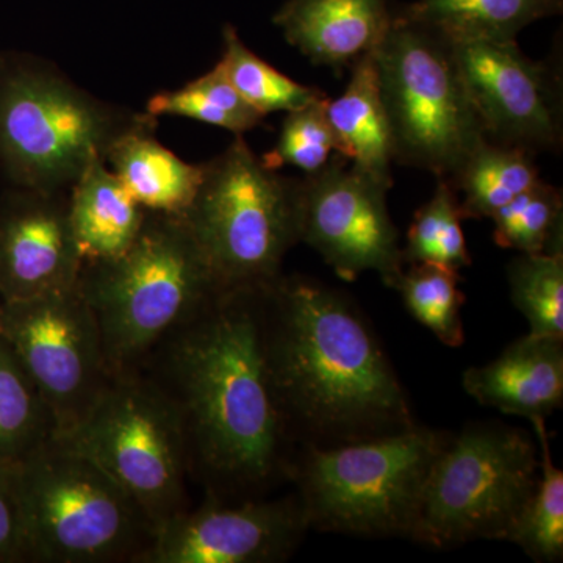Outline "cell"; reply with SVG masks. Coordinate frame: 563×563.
<instances>
[{
	"instance_id": "1f68e13d",
	"label": "cell",
	"mask_w": 563,
	"mask_h": 563,
	"mask_svg": "<svg viewBox=\"0 0 563 563\" xmlns=\"http://www.w3.org/2000/svg\"><path fill=\"white\" fill-rule=\"evenodd\" d=\"M29 562L18 465L0 463V563Z\"/></svg>"
},
{
	"instance_id": "5b68a950",
	"label": "cell",
	"mask_w": 563,
	"mask_h": 563,
	"mask_svg": "<svg viewBox=\"0 0 563 563\" xmlns=\"http://www.w3.org/2000/svg\"><path fill=\"white\" fill-rule=\"evenodd\" d=\"M150 117L101 101L29 55H0V165L14 187L69 190L95 155Z\"/></svg>"
},
{
	"instance_id": "d6986e66",
	"label": "cell",
	"mask_w": 563,
	"mask_h": 563,
	"mask_svg": "<svg viewBox=\"0 0 563 563\" xmlns=\"http://www.w3.org/2000/svg\"><path fill=\"white\" fill-rule=\"evenodd\" d=\"M70 228L84 263L110 261L128 251L146 221L144 210L95 155L68 190Z\"/></svg>"
},
{
	"instance_id": "f1b7e54d",
	"label": "cell",
	"mask_w": 563,
	"mask_h": 563,
	"mask_svg": "<svg viewBox=\"0 0 563 563\" xmlns=\"http://www.w3.org/2000/svg\"><path fill=\"white\" fill-rule=\"evenodd\" d=\"M462 221L453 185L448 179L437 180L432 198L415 211L406 246L402 247L404 266L433 263L461 272L472 265Z\"/></svg>"
},
{
	"instance_id": "ac0fdd59",
	"label": "cell",
	"mask_w": 563,
	"mask_h": 563,
	"mask_svg": "<svg viewBox=\"0 0 563 563\" xmlns=\"http://www.w3.org/2000/svg\"><path fill=\"white\" fill-rule=\"evenodd\" d=\"M157 118L129 129L107 150V165L129 195L154 213L181 217L190 209L203 177L202 165L181 161L155 139Z\"/></svg>"
},
{
	"instance_id": "3957f363",
	"label": "cell",
	"mask_w": 563,
	"mask_h": 563,
	"mask_svg": "<svg viewBox=\"0 0 563 563\" xmlns=\"http://www.w3.org/2000/svg\"><path fill=\"white\" fill-rule=\"evenodd\" d=\"M77 290L98 322L111 374L140 372L169 333L224 291L184 218L154 211L128 251L84 263Z\"/></svg>"
},
{
	"instance_id": "484cf974",
	"label": "cell",
	"mask_w": 563,
	"mask_h": 563,
	"mask_svg": "<svg viewBox=\"0 0 563 563\" xmlns=\"http://www.w3.org/2000/svg\"><path fill=\"white\" fill-rule=\"evenodd\" d=\"M222 46L224 49L218 63L244 101L261 111L263 117L276 111L288 113L325 98L320 88L298 84L262 60L231 24L222 29Z\"/></svg>"
},
{
	"instance_id": "2e32d148",
	"label": "cell",
	"mask_w": 563,
	"mask_h": 563,
	"mask_svg": "<svg viewBox=\"0 0 563 563\" xmlns=\"http://www.w3.org/2000/svg\"><path fill=\"white\" fill-rule=\"evenodd\" d=\"M462 385L481 406L547 421L563 406V339L528 333L495 361L466 368Z\"/></svg>"
},
{
	"instance_id": "44dd1931",
	"label": "cell",
	"mask_w": 563,
	"mask_h": 563,
	"mask_svg": "<svg viewBox=\"0 0 563 563\" xmlns=\"http://www.w3.org/2000/svg\"><path fill=\"white\" fill-rule=\"evenodd\" d=\"M563 0H417L407 16L431 25L451 41H517L529 24L561 13Z\"/></svg>"
},
{
	"instance_id": "7c38bea8",
	"label": "cell",
	"mask_w": 563,
	"mask_h": 563,
	"mask_svg": "<svg viewBox=\"0 0 563 563\" xmlns=\"http://www.w3.org/2000/svg\"><path fill=\"white\" fill-rule=\"evenodd\" d=\"M336 154L301 179V243L343 280L374 272L387 284L404 268L399 232L387 207V187Z\"/></svg>"
},
{
	"instance_id": "52a82bcc",
	"label": "cell",
	"mask_w": 563,
	"mask_h": 563,
	"mask_svg": "<svg viewBox=\"0 0 563 563\" xmlns=\"http://www.w3.org/2000/svg\"><path fill=\"white\" fill-rule=\"evenodd\" d=\"M374 58L393 162L450 179L487 140L453 41L393 7Z\"/></svg>"
},
{
	"instance_id": "4fadbf2b",
	"label": "cell",
	"mask_w": 563,
	"mask_h": 563,
	"mask_svg": "<svg viewBox=\"0 0 563 563\" xmlns=\"http://www.w3.org/2000/svg\"><path fill=\"white\" fill-rule=\"evenodd\" d=\"M454 49L485 139L533 155L561 150L558 63L532 60L517 41H455Z\"/></svg>"
},
{
	"instance_id": "603a6c76",
	"label": "cell",
	"mask_w": 563,
	"mask_h": 563,
	"mask_svg": "<svg viewBox=\"0 0 563 563\" xmlns=\"http://www.w3.org/2000/svg\"><path fill=\"white\" fill-rule=\"evenodd\" d=\"M57 437L51 407L0 336V463L20 465Z\"/></svg>"
},
{
	"instance_id": "7402d4cb",
	"label": "cell",
	"mask_w": 563,
	"mask_h": 563,
	"mask_svg": "<svg viewBox=\"0 0 563 563\" xmlns=\"http://www.w3.org/2000/svg\"><path fill=\"white\" fill-rule=\"evenodd\" d=\"M448 180L462 192L463 220H490L540 176L532 152L484 140Z\"/></svg>"
},
{
	"instance_id": "e0dca14e",
	"label": "cell",
	"mask_w": 563,
	"mask_h": 563,
	"mask_svg": "<svg viewBox=\"0 0 563 563\" xmlns=\"http://www.w3.org/2000/svg\"><path fill=\"white\" fill-rule=\"evenodd\" d=\"M391 11L388 0H287L273 22L313 65L342 73L376 51Z\"/></svg>"
},
{
	"instance_id": "ba28073f",
	"label": "cell",
	"mask_w": 563,
	"mask_h": 563,
	"mask_svg": "<svg viewBox=\"0 0 563 563\" xmlns=\"http://www.w3.org/2000/svg\"><path fill=\"white\" fill-rule=\"evenodd\" d=\"M29 562L139 563L155 529L135 499L63 439L18 465Z\"/></svg>"
},
{
	"instance_id": "d4e9b609",
	"label": "cell",
	"mask_w": 563,
	"mask_h": 563,
	"mask_svg": "<svg viewBox=\"0 0 563 563\" xmlns=\"http://www.w3.org/2000/svg\"><path fill=\"white\" fill-rule=\"evenodd\" d=\"M462 277L455 269L433 263H415L387 282L401 295L410 314L448 347L465 342L462 307L465 295L459 288Z\"/></svg>"
},
{
	"instance_id": "277c9868",
	"label": "cell",
	"mask_w": 563,
	"mask_h": 563,
	"mask_svg": "<svg viewBox=\"0 0 563 563\" xmlns=\"http://www.w3.org/2000/svg\"><path fill=\"white\" fill-rule=\"evenodd\" d=\"M448 435L415 424L361 442L299 448L288 481L310 531L410 539L426 477Z\"/></svg>"
},
{
	"instance_id": "8fae6325",
	"label": "cell",
	"mask_w": 563,
	"mask_h": 563,
	"mask_svg": "<svg viewBox=\"0 0 563 563\" xmlns=\"http://www.w3.org/2000/svg\"><path fill=\"white\" fill-rule=\"evenodd\" d=\"M0 336L51 407L58 437L85 420L113 377L98 322L77 285L0 301Z\"/></svg>"
},
{
	"instance_id": "8992f818",
	"label": "cell",
	"mask_w": 563,
	"mask_h": 563,
	"mask_svg": "<svg viewBox=\"0 0 563 563\" xmlns=\"http://www.w3.org/2000/svg\"><path fill=\"white\" fill-rule=\"evenodd\" d=\"M301 184L268 168L243 135L203 163L181 218L222 290H258L279 279L288 252L301 243Z\"/></svg>"
},
{
	"instance_id": "9a60e30c",
	"label": "cell",
	"mask_w": 563,
	"mask_h": 563,
	"mask_svg": "<svg viewBox=\"0 0 563 563\" xmlns=\"http://www.w3.org/2000/svg\"><path fill=\"white\" fill-rule=\"evenodd\" d=\"M79 247L68 195L14 187L0 201V301L69 290L79 280Z\"/></svg>"
},
{
	"instance_id": "f546056e",
	"label": "cell",
	"mask_w": 563,
	"mask_h": 563,
	"mask_svg": "<svg viewBox=\"0 0 563 563\" xmlns=\"http://www.w3.org/2000/svg\"><path fill=\"white\" fill-rule=\"evenodd\" d=\"M510 298L533 335L563 339V254H520L507 266Z\"/></svg>"
},
{
	"instance_id": "cb8c5ba5",
	"label": "cell",
	"mask_w": 563,
	"mask_h": 563,
	"mask_svg": "<svg viewBox=\"0 0 563 563\" xmlns=\"http://www.w3.org/2000/svg\"><path fill=\"white\" fill-rule=\"evenodd\" d=\"M154 118L176 117L203 122L244 135L262 124L265 117L233 88L220 63L198 79L177 90L162 91L146 103Z\"/></svg>"
},
{
	"instance_id": "7a4b0ae2",
	"label": "cell",
	"mask_w": 563,
	"mask_h": 563,
	"mask_svg": "<svg viewBox=\"0 0 563 563\" xmlns=\"http://www.w3.org/2000/svg\"><path fill=\"white\" fill-rule=\"evenodd\" d=\"M261 299L266 362L298 450L418 424L390 358L346 292L312 277L280 276Z\"/></svg>"
},
{
	"instance_id": "9c48e42d",
	"label": "cell",
	"mask_w": 563,
	"mask_h": 563,
	"mask_svg": "<svg viewBox=\"0 0 563 563\" xmlns=\"http://www.w3.org/2000/svg\"><path fill=\"white\" fill-rule=\"evenodd\" d=\"M539 474V444L521 429L472 422L450 432L426 477L410 540L437 550L509 542Z\"/></svg>"
},
{
	"instance_id": "5bb4252c",
	"label": "cell",
	"mask_w": 563,
	"mask_h": 563,
	"mask_svg": "<svg viewBox=\"0 0 563 563\" xmlns=\"http://www.w3.org/2000/svg\"><path fill=\"white\" fill-rule=\"evenodd\" d=\"M310 531L298 495L224 503L207 496L162 525L139 563H277Z\"/></svg>"
},
{
	"instance_id": "4dcf8cb0",
	"label": "cell",
	"mask_w": 563,
	"mask_h": 563,
	"mask_svg": "<svg viewBox=\"0 0 563 563\" xmlns=\"http://www.w3.org/2000/svg\"><path fill=\"white\" fill-rule=\"evenodd\" d=\"M325 102L328 98L285 114L276 144L261 157L268 168L279 172L282 166L290 165L306 176L324 168L331 152L339 151L335 133L325 114Z\"/></svg>"
},
{
	"instance_id": "6da1fadb",
	"label": "cell",
	"mask_w": 563,
	"mask_h": 563,
	"mask_svg": "<svg viewBox=\"0 0 563 563\" xmlns=\"http://www.w3.org/2000/svg\"><path fill=\"white\" fill-rule=\"evenodd\" d=\"M261 291H222L140 369L179 415L191 477L218 501L263 498L298 453L266 362Z\"/></svg>"
},
{
	"instance_id": "ffe728a7",
	"label": "cell",
	"mask_w": 563,
	"mask_h": 563,
	"mask_svg": "<svg viewBox=\"0 0 563 563\" xmlns=\"http://www.w3.org/2000/svg\"><path fill=\"white\" fill-rule=\"evenodd\" d=\"M325 114L339 143L336 152L352 162L357 172L390 190L395 162L374 52L352 65L346 90L340 98L328 99Z\"/></svg>"
},
{
	"instance_id": "30bf717a",
	"label": "cell",
	"mask_w": 563,
	"mask_h": 563,
	"mask_svg": "<svg viewBox=\"0 0 563 563\" xmlns=\"http://www.w3.org/2000/svg\"><path fill=\"white\" fill-rule=\"evenodd\" d=\"M58 439L113 477L155 531L190 509V454L179 415L143 372L113 374L85 420Z\"/></svg>"
},
{
	"instance_id": "4316f807",
	"label": "cell",
	"mask_w": 563,
	"mask_h": 563,
	"mask_svg": "<svg viewBox=\"0 0 563 563\" xmlns=\"http://www.w3.org/2000/svg\"><path fill=\"white\" fill-rule=\"evenodd\" d=\"M540 454V474L509 543L536 562L563 559V472L554 465L544 420L531 421Z\"/></svg>"
},
{
	"instance_id": "83f0119b",
	"label": "cell",
	"mask_w": 563,
	"mask_h": 563,
	"mask_svg": "<svg viewBox=\"0 0 563 563\" xmlns=\"http://www.w3.org/2000/svg\"><path fill=\"white\" fill-rule=\"evenodd\" d=\"M493 240L518 254H563L562 191L540 179L490 218Z\"/></svg>"
}]
</instances>
